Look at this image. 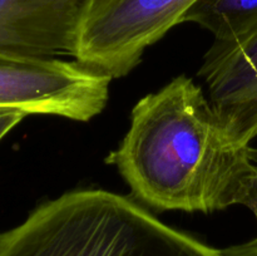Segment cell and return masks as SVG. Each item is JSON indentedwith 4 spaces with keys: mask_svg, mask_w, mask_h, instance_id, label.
<instances>
[{
    "mask_svg": "<svg viewBox=\"0 0 257 256\" xmlns=\"http://www.w3.org/2000/svg\"><path fill=\"white\" fill-rule=\"evenodd\" d=\"M105 162L152 207L208 213L247 206L257 148L236 141L202 88L180 75L135 105L127 135Z\"/></svg>",
    "mask_w": 257,
    "mask_h": 256,
    "instance_id": "6da1fadb",
    "label": "cell"
},
{
    "mask_svg": "<svg viewBox=\"0 0 257 256\" xmlns=\"http://www.w3.org/2000/svg\"><path fill=\"white\" fill-rule=\"evenodd\" d=\"M0 256H218L124 196L68 192L2 233Z\"/></svg>",
    "mask_w": 257,
    "mask_h": 256,
    "instance_id": "7a4b0ae2",
    "label": "cell"
},
{
    "mask_svg": "<svg viewBox=\"0 0 257 256\" xmlns=\"http://www.w3.org/2000/svg\"><path fill=\"white\" fill-rule=\"evenodd\" d=\"M198 0H87L73 57L113 79L127 75L146 48L183 23Z\"/></svg>",
    "mask_w": 257,
    "mask_h": 256,
    "instance_id": "3957f363",
    "label": "cell"
},
{
    "mask_svg": "<svg viewBox=\"0 0 257 256\" xmlns=\"http://www.w3.org/2000/svg\"><path fill=\"white\" fill-rule=\"evenodd\" d=\"M110 80L77 60L0 53V108L88 122L107 105Z\"/></svg>",
    "mask_w": 257,
    "mask_h": 256,
    "instance_id": "277c9868",
    "label": "cell"
},
{
    "mask_svg": "<svg viewBox=\"0 0 257 256\" xmlns=\"http://www.w3.org/2000/svg\"><path fill=\"white\" fill-rule=\"evenodd\" d=\"M200 75L213 109L236 141L257 137V29L233 40H215Z\"/></svg>",
    "mask_w": 257,
    "mask_h": 256,
    "instance_id": "5b68a950",
    "label": "cell"
},
{
    "mask_svg": "<svg viewBox=\"0 0 257 256\" xmlns=\"http://www.w3.org/2000/svg\"><path fill=\"white\" fill-rule=\"evenodd\" d=\"M87 0H0V53L28 58L73 55Z\"/></svg>",
    "mask_w": 257,
    "mask_h": 256,
    "instance_id": "8992f818",
    "label": "cell"
},
{
    "mask_svg": "<svg viewBox=\"0 0 257 256\" xmlns=\"http://www.w3.org/2000/svg\"><path fill=\"white\" fill-rule=\"evenodd\" d=\"M216 40H233L257 29V0H198L183 18Z\"/></svg>",
    "mask_w": 257,
    "mask_h": 256,
    "instance_id": "52a82bcc",
    "label": "cell"
},
{
    "mask_svg": "<svg viewBox=\"0 0 257 256\" xmlns=\"http://www.w3.org/2000/svg\"><path fill=\"white\" fill-rule=\"evenodd\" d=\"M27 113L19 109H10V108H0V141L13 130L17 124H19Z\"/></svg>",
    "mask_w": 257,
    "mask_h": 256,
    "instance_id": "ba28073f",
    "label": "cell"
},
{
    "mask_svg": "<svg viewBox=\"0 0 257 256\" xmlns=\"http://www.w3.org/2000/svg\"><path fill=\"white\" fill-rule=\"evenodd\" d=\"M218 256H257V237L218 250Z\"/></svg>",
    "mask_w": 257,
    "mask_h": 256,
    "instance_id": "9c48e42d",
    "label": "cell"
},
{
    "mask_svg": "<svg viewBox=\"0 0 257 256\" xmlns=\"http://www.w3.org/2000/svg\"><path fill=\"white\" fill-rule=\"evenodd\" d=\"M0 242H2V233H0Z\"/></svg>",
    "mask_w": 257,
    "mask_h": 256,
    "instance_id": "30bf717a",
    "label": "cell"
}]
</instances>
